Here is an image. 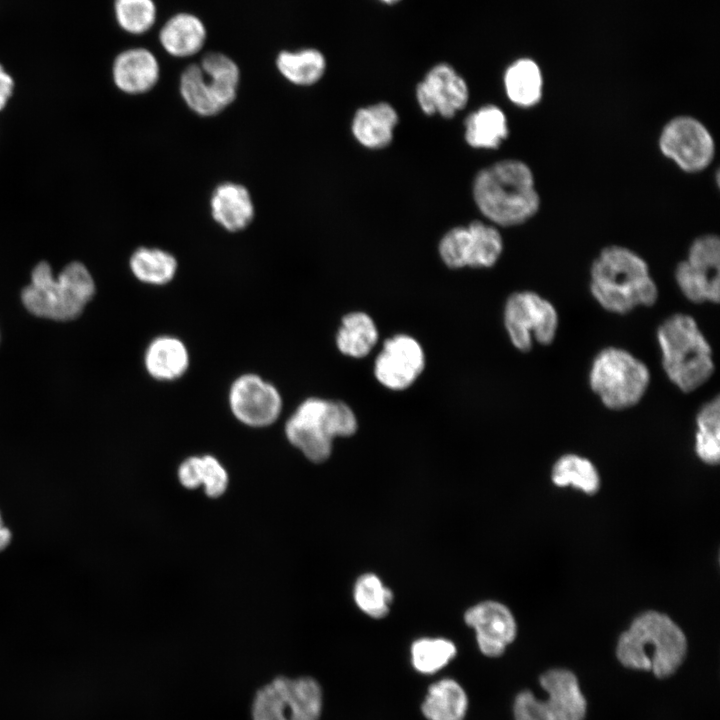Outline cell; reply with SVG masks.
Segmentation results:
<instances>
[{
  "label": "cell",
  "mask_w": 720,
  "mask_h": 720,
  "mask_svg": "<svg viewBox=\"0 0 720 720\" xmlns=\"http://www.w3.org/2000/svg\"><path fill=\"white\" fill-rule=\"evenodd\" d=\"M661 154L686 173L707 169L716 153L715 140L707 126L691 115H677L662 127L658 137Z\"/></svg>",
  "instance_id": "obj_10"
},
{
  "label": "cell",
  "mask_w": 720,
  "mask_h": 720,
  "mask_svg": "<svg viewBox=\"0 0 720 720\" xmlns=\"http://www.w3.org/2000/svg\"><path fill=\"white\" fill-rule=\"evenodd\" d=\"M112 78L115 86L128 95H141L152 90L160 78V65L155 55L145 48L122 51L114 59Z\"/></svg>",
  "instance_id": "obj_17"
},
{
  "label": "cell",
  "mask_w": 720,
  "mask_h": 720,
  "mask_svg": "<svg viewBox=\"0 0 720 720\" xmlns=\"http://www.w3.org/2000/svg\"><path fill=\"white\" fill-rule=\"evenodd\" d=\"M464 125L465 140L468 145L476 149H497L509 134L505 113L492 104L482 106L470 113Z\"/></svg>",
  "instance_id": "obj_23"
},
{
  "label": "cell",
  "mask_w": 720,
  "mask_h": 720,
  "mask_svg": "<svg viewBox=\"0 0 720 720\" xmlns=\"http://www.w3.org/2000/svg\"><path fill=\"white\" fill-rule=\"evenodd\" d=\"M398 120L397 111L392 105L379 102L356 111L351 131L362 146L382 149L391 143Z\"/></svg>",
  "instance_id": "obj_21"
},
{
  "label": "cell",
  "mask_w": 720,
  "mask_h": 720,
  "mask_svg": "<svg viewBox=\"0 0 720 720\" xmlns=\"http://www.w3.org/2000/svg\"><path fill=\"white\" fill-rule=\"evenodd\" d=\"M696 431V453L705 463L715 465L720 457V400L716 396L699 410Z\"/></svg>",
  "instance_id": "obj_30"
},
{
  "label": "cell",
  "mask_w": 720,
  "mask_h": 720,
  "mask_svg": "<svg viewBox=\"0 0 720 720\" xmlns=\"http://www.w3.org/2000/svg\"><path fill=\"white\" fill-rule=\"evenodd\" d=\"M686 650L682 630L668 616L649 611L639 615L622 633L616 652L625 667L652 670L658 678H665L678 669Z\"/></svg>",
  "instance_id": "obj_3"
},
{
  "label": "cell",
  "mask_w": 720,
  "mask_h": 720,
  "mask_svg": "<svg viewBox=\"0 0 720 720\" xmlns=\"http://www.w3.org/2000/svg\"><path fill=\"white\" fill-rule=\"evenodd\" d=\"M472 193L479 211L495 226L521 225L541 205L534 173L519 159H503L480 170Z\"/></svg>",
  "instance_id": "obj_1"
},
{
  "label": "cell",
  "mask_w": 720,
  "mask_h": 720,
  "mask_svg": "<svg viewBox=\"0 0 720 720\" xmlns=\"http://www.w3.org/2000/svg\"><path fill=\"white\" fill-rule=\"evenodd\" d=\"M662 366L670 381L683 392H691L712 376V349L691 316L676 313L657 330Z\"/></svg>",
  "instance_id": "obj_4"
},
{
  "label": "cell",
  "mask_w": 720,
  "mask_h": 720,
  "mask_svg": "<svg viewBox=\"0 0 720 720\" xmlns=\"http://www.w3.org/2000/svg\"><path fill=\"white\" fill-rule=\"evenodd\" d=\"M503 238L497 226L472 221L447 231L439 242V254L446 266L489 268L496 264L503 252Z\"/></svg>",
  "instance_id": "obj_11"
},
{
  "label": "cell",
  "mask_w": 720,
  "mask_h": 720,
  "mask_svg": "<svg viewBox=\"0 0 720 720\" xmlns=\"http://www.w3.org/2000/svg\"><path fill=\"white\" fill-rule=\"evenodd\" d=\"M207 37L203 22L190 13L173 15L161 28L159 40L164 50L174 57L185 58L197 54Z\"/></svg>",
  "instance_id": "obj_22"
},
{
  "label": "cell",
  "mask_w": 720,
  "mask_h": 720,
  "mask_svg": "<svg viewBox=\"0 0 720 720\" xmlns=\"http://www.w3.org/2000/svg\"><path fill=\"white\" fill-rule=\"evenodd\" d=\"M276 67L288 82L297 86H311L324 75L326 59L315 48L284 50L276 58Z\"/></svg>",
  "instance_id": "obj_27"
},
{
  "label": "cell",
  "mask_w": 720,
  "mask_h": 720,
  "mask_svg": "<svg viewBox=\"0 0 720 720\" xmlns=\"http://www.w3.org/2000/svg\"><path fill=\"white\" fill-rule=\"evenodd\" d=\"M201 485L208 497L218 498L227 490L228 472L222 463L213 455L201 456Z\"/></svg>",
  "instance_id": "obj_36"
},
{
  "label": "cell",
  "mask_w": 720,
  "mask_h": 720,
  "mask_svg": "<svg viewBox=\"0 0 720 720\" xmlns=\"http://www.w3.org/2000/svg\"><path fill=\"white\" fill-rule=\"evenodd\" d=\"M201 456H189L178 467L177 476L182 486L196 489L201 486Z\"/></svg>",
  "instance_id": "obj_38"
},
{
  "label": "cell",
  "mask_w": 720,
  "mask_h": 720,
  "mask_svg": "<svg viewBox=\"0 0 720 720\" xmlns=\"http://www.w3.org/2000/svg\"><path fill=\"white\" fill-rule=\"evenodd\" d=\"M720 239L702 234L690 244L687 256L675 269L682 294L694 303H718L720 298Z\"/></svg>",
  "instance_id": "obj_12"
},
{
  "label": "cell",
  "mask_w": 720,
  "mask_h": 720,
  "mask_svg": "<svg viewBox=\"0 0 720 720\" xmlns=\"http://www.w3.org/2000/svg\"><path fill=\"white\" fill-rule=\"evenodd\" d=\"M114 11L119 26L132 34L147 32L156 20L153 0H115Z\"/></svg>",
  "instance_id": "obj_35"
},
{
  "label": "cell",
  "mask_w": 720,
  "mask_h": 720,
  "mask_svg": "<svg viewBox=\"0 0 720 720\" xmlns=\"http://www.w3.org/2000/svg\"><path fill=\"white\" fill-rule=\"evenodd\" d=\"M379 1H381L382 3H385L387 5H392V4L399 2L400 0H379Z\"/></svg>",
  "instance_id": "obj_41"
},
{
  "label": "cell",
  "mask_w": 720,
  "mask_h": 720,
  "mask_svg": "<svg viewBox=\"0 0 720 720\" xmlns=\"http://www.w3.org/2000/svg\"><path fill=\"white\" fill-rule=\"evenodd\" d=\"M378 340V330L373 319L365 312L346 314L336 334L338 350L352 358H363Z\"/></svg>",
  "instance_id": "obj_26"
},
{
  "label": "cell",
  "mask_w": 720,
  "mask_h": 720,
  "mask_svg": "<svg viewBox=\"0 0 720 720\" xmlns=\"http://www.w3.org/2000/svg\"><path fill=\"white\" fill-rule=\"evenodd\" d=\"M15 83L13 77L0 63V112L5 109L13 95Z\"/></svg>",
  "instance_id": "obj_39"
},
{
  "label": "cell",
  "mask_w": 720,
  "mask_h": 720,
  "mask_svg": "<svg viewBox=\"0 0 720 720\" xmlns=\"http://www.w3.org/2000/svg\"><path fill=\"white\" fill-rule=\"evenodd\" d=\"M129 268L140 282L152 286H163L175 278L178 261L172 253L164 249L142 246L131 254Z\"/></svg>",
  "instance_id": "obj_25"
},
{
  "label": "cell",
  "mask_w": 720,
  "mask_h": 720,
  "mask_svg": "<svg viewBox=\"0 0 720 720\" xmlns=\"http://www.w3.org/2000/svg\"><path fill=\"white\" fill-rule=\"evenodd\" d=\"M357 427L356 415L346 403L310 397L287 419L284 433L308 460L322 463L331 455L333 439L352 436Z\"/></svg>",
  "instance_id": "obj_6"
},
{
  "label": "cell",
  "mask_w": 720,
  "mask_h": 720,
  "mask_svg": "<svg viewBox=\"0 0 720 720\" xmlns=\"http://www.w3.org/2000/svg\"><path fill=\"white\" fill-rule=\"evenodd\" d=\"M552 480L557 486L572 485L587 494L599 488V475L586 458L568 454L558 459L552 469Z\"/></svg>",
  "instance_id": "obj_31"
},
{
  "label": "cell",
  "mask_w": 720,
  "mask_h": 720,
  "mask_svg": "<svg viewBox=\"0 0 720 720\" xmlns=\"http://www.w3.org/2000/svg\"><path fill=\"white\" fill-rule=\"evenodd\" d=\"M504 88L508 99L516 106L530 108L543 95V77L538 64L529 58L511 63L504 73Z\"/></svg>",
  "instance_id": "obj_24"
},
{
  "label": "cell",
  "mask_w": 720,
  "mask_h": 720,
  "mask_svg": "<svg viewBox=\"0 0 720 720\" xmlns=\"http://www.w3.org/2000/svg\"><path fill=\"white\" fill-rule=\"evenodd\" d=\"M240 69L220 52H209L199 64L187 66L179 79V92L186 106L201 117H213L237 98Z\"/></svg>",
  "instance_id": "obj_7"
},
{
  "label": "cell",
  "mask_w": 720,
  "mask_h": 720,
  "mask_svg": "<svg viewBox=\"0 0 720 720\" xmlns=\"http://www.w3.org/2000/svg\"><path fill=\"white\" fill-rule=\"evenodd\" d=\"M416 99L422 112L452 118L469 99L466 81L447 63L433 66L416 87Z\"/></svg>",
  "instance_id": "obj_15"
},
{
  "label": "cell",
  "mask_w": 720,
  "mask_h": 720,
  "mask_svg": "<svg viewBox=\"0 0 720 720\" xmlns=\"http://www.w3.org/2000/svg\"><path fill=\"white\" fill-rule=\"evenodd\" d=\"M590 290L605 310L617 314L651 306L658 297L647 262L632 249L616 244L603 248L593 260Z\"/></svg>",
  "instance_id": "obj_2"
},
{
  "label": "cell",
  "mask_w": 720,
  "mask_h": 720,
  "mask_svg": "<svg viewBox=\"0 0 720 720\" xmlns=\"http://www.w3.org/2000/svg\"><path fill=\"white\" fill-rule=\"evenodd\" d=\"M283 680V676L276 677L257 691L252 705L253 720H290Z\"/></svg>",
  "instance_id": "obj_34"
},
{
  "label": "cell",
  "mask_w": 720,
  "mask_h": 720,
  "mask_svg": "<svg viewBox=\"0 0 720 720\" xmlns=\"http://www.w3.org/2000/svg\"><path fill=\"white\" fill-rule=\"evenodd\" d=\"M466 623L476 632L478 646L487 656H500L516 635V623L506 606L485 601L465 613Z\"/></svg>",
  "instance_id": "obj_16"
},
{
  "label": "cell",
  "mask_w": 720,
  "mask_h": 720,
  "mask_svg": "<svg viewBox=\"0 0 720 720\" xmlns=\"http://www.w3.org/2000/svg\"><path fill=\"white\" fill-rule=\"evenodd\" d=\"M425 367V354L420 343L406 334L388 338L374 364L376 379L384 387L401 391L410 387Z\"/></svg>",
  "instance_id": "obj_14"
},
{
  "label": "cell",
  "mask_w": 720,
  "mask_h": 720,
  "mask_svg": "<svg viewBox=\"0 0 720 720\" xmlns=\"http://www.w3.org/2000/svg\"><path fill=\"white\" fill-rule=\"evenodd\" d=\"M209 206L213 220L230 233L245 230L255 217L252 196L240 183L218 184L211 193Z\"/></svg>",
  "instance_id": "obj_18"
},
{
  "label": "cell",
  "mask_w": 720,
  "mask_h": 720,
  "mask_svg": "<svg viewBox=\"0 0 720 720\" xmlns=\"http://www.w3.org/2000/svg\"><path fill=\"white\" fill-rule=\"evenodd\" d=\"M354 598L358 607L373 618L384 617L392 602V592L374 574L360 576L354 587Z\"/></svg>",
  "instance_id": "obj_33"
},
{
  "label": "cell",
  "mask_w": 720,
  "mask_h": 720,
  "mask_svg": "<svg viewBox=\"0 0 720 720\" xmlns=\"http://www.w3.org/2000/svg\"><path fill=\"white\" fill-rule=\"evenodd\" d=\"M540 684L548 693L545 702L552 720H584L586 700L576 676L564 669L547 671Z\"/></svg>",
  "instance_id": "obj_19"
},
{
  "label": "cell",
  "mask_w": 720,
  "mask_h": 720,
  "mask_svg": "<svg viewBox=\"0 0 720 720\" xmlns=\"http://www.w3.org/2000/svg\"><path fill=\"white\" fill-rule=\"evenodd\" d=\"M514 717L515 720H552L545 702L529 691H523L516 697Z\"/></svg>",
  "instance_id": "obj_37"
},
{
  "label": "cell",
  "mask_w": 720,
  "mask_h": 720,
  "mask_svg": "<svg viewBox=\"0 0 720 720\" xmlns=\"http://www.w3.org/2000/svg\"><path fill=\"white\" fill-rule=\"evenodd\" d=\"M284 693L290 720H319L322 710V691L311 677H284Z\"/></svg>",
  "instance_id": "obj_29"
},
{
  "label": "cell",
  "mask_w": 720,
  "mask_h": 720,
  "mask_svg": "<svg viewBox=\"0 0 720 720\" xmlns=\"http://www.w3.org/2000/svg\"><path fill=\"white\" fill-rule=\"evenodd\" d=\"M467 706L463 688L452 679H443L429 688L422 712L429 720H463Z\"/></svg>",
  "instance_id": "obj_28"
},
{
  "label": "cell",
  "mask_w": 720,
  "mask_h": 720,
  "mask_svg": "<svg viewBox=\"0 0 720 720\" xmlns=\"http://www.w3.org/2000/svg\"><path fill=\"white\" fill-rule=\"evenodd\" d=\"M504 325L513 346L527 352L536 341L553 342L558 329V314L551 302L532 291L511 294L504 307Z\"/></svg>",
  "instance_id": "obj_9"
},
{
  "label": "cell",
  "mask_w": 720,
  "mask_h": 720,
  "mask_svg": "<svg viewBox=\"0 0 720 720\" xmlns=\"http://www.w3.org/2000/svg\"><path fill=\"white\" fill-rule=\"evenodd\" d=\"M12 538L10 530L4 525L0 513V551L4 550L10 543Z\"/></svg>",
  "instance_id": "obj_40"
},
{
  "label": "cell",
  "mask_w": 720,
  "mask_h": 720,
  "mask_svg": "<svg viewBox=\"0 0 720 720\" xmlns=\"http://www.w3.org/2000/svg\"><path fill=\"white\" fill-rule=\"evenodd\" d=\"M650 383L647 366L628 351L607 347L592 362L589 384L605 407L623 410L636 405Z\"/></svg>",
  "instance_id": "obj_8"
},
{
  "label": "cell",
  "mask_w": 720,
  "mask_h": 720,
  "mask_svg": "<svg viewBox=\"0 0 720 720\" xmlns=\"http://www.w3.org/2000/svg\"><path fill=\"white\" fill-rule=\"evenodd\" d=\"M229 409L241 424L251 428L273 425L281 415L283 400L271 382L255 373L233 380L228 391Z\"/></svg>",
  "instance_id": "obj_13"
},
{
  "label": "cell",
  "mask_w": 720,
  "mask_h": 720,
  "mask_svg": "<svg viewBox=\"0 0 720 720\" xmlns=\"http://www.w3.org/2000/svg\"><path fill=\"white\" fill-rule=\"evenodd\" d=\"M454 643L443 638H423L411 647L412 663L421 673L431 674L443 668L454 658Z\"/></svg>",
  "instance_id": "obj_32"
},
{
  "label": "cell",
  "mask_w": 720,
  "mask_h": 720,
  "mask_svg": "<svg viewBox=\"0 0 720 720\" xmlns=\"http://www.w3.org/2000/svg\"><path fill=\"white\" fill-rule=\"evenodd\" d=\"M94 293V280L82 263H69L55 278L49 263L40 262L22 291V301L38 317L66 321L78 317Z\"/></svg>",
  "instance_id": "obj_5"
},
{
  "label": "cell",
  "mask_w": 720,
  "mask_h": 720,
  "mask_svg": "<svg viewBox=\"0 0 720 720\" xmlns=\"http://www.w3.org/2000/svg\"><path fill=\"white\" fill-rule=\"evenodd\" d=\"M189 365L188 348L176 336L159 335L150 341L145 350V369L157 381H175L186 373Z\"/></svg>",
  "instance_id": "obj_20"
}]
</instances>
